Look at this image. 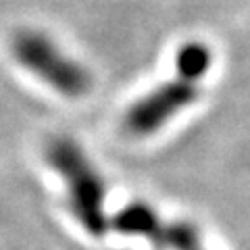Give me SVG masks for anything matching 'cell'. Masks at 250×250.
Segmentation results:
<instances>
[{
	"label": "cell",
	"mask_w": 250,
	"mask_h": 250,
	"mask_svg": "<svg viewBox=\"0 0 250 250\" xmlns=\"http://www.w3.org/2000/svg\"><path fill=\"white\" fill-rule=\"evenodd\" d=\"M210 61H213V54H210L208 46L202 42H188L175 54L177 77L198 83V80H202L208 71Z\"/></svg>",
	"instance_id": "5b68a950"
},
{
	"label": "cell",
	"mask_w": 250,
	"mask_h": 250,
	"mask_svg": "<svg viewBox=\"0 0 250 250\" xmlns=\"http://www.w3.org/2000/svg\"><path fill=\"white\" fill-rule=\"evenodd\" d=\"M11 52L27 71L65 96H82L92 85L88 69L62 52L42 31L19 29L11 38Z\"/></svg>",
	"instance_id": "7a4b0ae2"
},
{
	"label": "cell",
	"mask_w": 250,
	"mask_h": 250,
	"mask_svg": "<svg viewBox=\"0 0 250 250\" xmlns=\"http://www.w3.org/2000/svg\"><path fill=\"white\" fill-rule=\"evenodd\" d=\"M198 96L200 88L196 82H188L182 77L165 82L129 106V111L123 117V127L131 136H152L179 111L196 103Z\"/></svg>",
	"instance_id": "3957f363"
},
{
	"label": "cell",
	"mask_w": 250,
	"mask_h": 250,
	"mask_svg": "<svg viewBox=\"0 0 250 250\" xmlns=\"http://www.w3.org/2000/svg\"><path fill=\"white\" fill-rule=\"evenodd\" d=\"M156 246H169L173 250H205L200 244V236L190 223H171L163 225Z\"/></svg>",
	"instance_id": "8992f818"
},
{
	"label": "cell",
	"mask_w": 250,
	"mask_h": 250,
	"mask_svg": "<svg viewBox=\"0 0 250 250\" xmlns=\"http://www.w3.org/2000/svg\"><path fill=\"white\" fill-rule=\"evenodd\" d=\"M113 225L125 236H140L154 242V244L163 229V221L159 219V215L144 202H134V205L125 207L121 213L115 215Z\"/></svg>",
	"instance_id": "277c9868"
},
{
	"label": "cell",
	"mask_w": 250,
	"mask_h": 250,
	"mask_svg": "<svg viewBox=\"0 0 250 250\" xmlns=\"http://www.w3.org/2000/svg\"><path fill=\"white\" fill-rule=\"evenodd\" d=\"M46 161L65 179L69 188V202L80 223L92 236L106 231L104 215V184L88 156L69 138H54L46 146Z\"/></svg>",
	"instance_id": "6da1fadb"
}]
</instances>
